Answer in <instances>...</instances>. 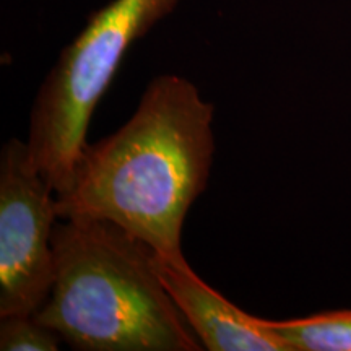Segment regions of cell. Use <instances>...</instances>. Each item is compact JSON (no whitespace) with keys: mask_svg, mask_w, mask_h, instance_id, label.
<instances>
[{"mask_svg":"<svg viewBox=\"0 0 351 351\" xmlns=\"http://www.w3.org/2000/svg\"><path fill=\"white\" fill-rule=\"evenodd\" d=\"M213 114L187 78H153L121 129L83 147L56 194L57 217L111 221L160 256L182 257L184 221L213 163Z\"/></svg>","mask_w":351,"mask_h":351,"instance_id":"cell-1","label":"cell"},{"mask_svg":"<svg viewBox=\"0 0 351 351\" xmlns=\"http://www.w3.org/2000/svg\"><path fill=\"white\" fill-rule=\"evenodd\" d=\"M56 275L34 319L82 351H200L153 267V249L104 219L52 232Z\"/></svg>","mask_w":351,"mask_h":351,"instance_id":"cell-2","label":"cell"},{"mask_svg":"<svg viewBox=\"0 0 351 351\" xmlns=\"http://www.w3.org/2000/svg\"><path fill=\"white\" fill-rule=\"evenodd\" d=\"M179 0H112L90 16L82 33L60 52L32 108L28 152L34 168L60 194L86 145L96 106L125 52Z\"/></svg>","mask_w":351,"mask_h":351,"instance_id":"cell-3","label":"cell"},{"mask_svg":"<svg viewBox=\"0 0 351 351\" xmlns=\"http://www.w3.org/2000/svg\"><path fill=\"white\" fill-rule=\"evenodd\" d=\"M54 189L29 160L28 143L10 138L0 155V317L34 315L56 275Z\"/></svg>","mask_w":351,"mask_h":351,"instance_id":"cell-4","label":"cell"},{"mask_svg":"<svg viewBox=\"0 0 351 351\" xmlns=\"http://www.w3.org/2000/svg\"><path fill=\"white\" fill-rule=\"evenodd\" d=\"M153 267L184 319L210 351H289L288 346L261 322L221 293L208 287L186 257H165L153 252Z\"/></svg>","mask_w":351,"mask_h":351,"instance_id":"cell-5","label":"cell"},{"mask_svg":"<svg viewBox=\"0 0 351 351\" xmlns=\"http://www.w3.org/2000/svg\"><path fill=\"white\" fill-rule=\"evenodd\" d=\"M261 322L289 351H351V309L327 311L302 319Z\"/></svg>","mask_w":351,"mask_h":351,"instance_id":"cell-6","label":"cell"},{"mask_svg":"<svg viewBox=\"0 0 351 351\" xmlns=\"http://www.w3.org/2000/svg\"><path fill=\"white\" fill-rule=\"evenodd\" d=\"M60 340L59 333L34 319V315L0 317L2 351H57Z\"/></svg>","mask_w":351,"mask_h":351,"instance_id":"cell-7","label":"cell"}]
</instances>
